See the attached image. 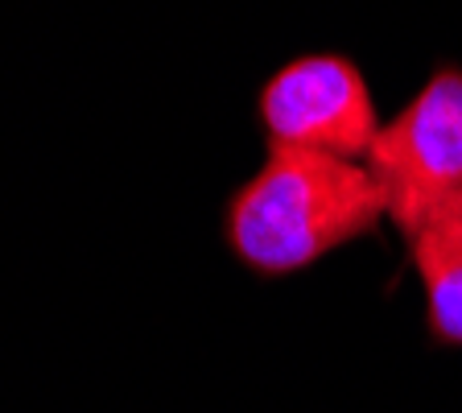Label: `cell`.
I'll return each mask as SVG.
<instances>
[{
  "instance_id": "6da1fadb",
  "label": "cell",
  "mask_w": 462,
  "mask_h": 413,
  "mask_svg": "<svg viewBox=\"0 0 462 413\" xmlns=\"http://www.w3.org/2000/svg\"><path fill=\"white\" fill-rule=\"evenodd\" d=\"M384 223V194L364 162L273 149L223 202V249L252 277L285 281Z\"/></svg>"
},
{
  "instance_id": "7a4b0ae2",
  "label": "cell",
  "mask_w": 462,
  "mask_h": 413,
  "mask_svg": "<svg viewBox=\"0 0 462 413\" xmlns=\"http://www.w3.org/2000/svg\"><path fill=\"white\" fill-rule=\"evenodd\" d=\"M388 223L404 240L425 223L462 211V67L442 62L417 96L380 125L367 154Z\"/></svg>"
},
{
  "instance_id": "277c9868",
  "label": "cell",
  "mask_w": 462,
  "mask_h": 413,
  "mask_svg": "<svg viewBox=\"0 0 462 413\" xmlns=\"http://www.w3.org/2000/svg\"><path fill=\"white\" fill-rule=\"evenodd\" d=\"M421 286L425 335L438 352H462V211L425 223L404 240Z\"/></svg>"
},
{
  "instance_id": "3957f363",
  "label": "cell",
  "mask_w": 462,
  "mask_h": 413,
  "mask_svg": "<svg viewBox=\"0 0 462 413\" xmlns=\"http://www.w3.org/2000/svg\"><path fill=\"white\" fill-rule=\"evenodd\" d=\"M256 125L264 149L322 154L343 162H367L380 112L367 75L356 58L338 50H314L281 62L256 91Z\"/></svg>"
}]
</instances>
